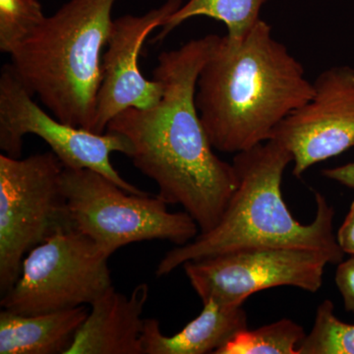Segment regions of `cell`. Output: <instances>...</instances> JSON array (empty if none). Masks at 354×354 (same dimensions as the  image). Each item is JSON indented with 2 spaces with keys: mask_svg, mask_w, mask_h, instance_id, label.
Listing matches in <instances>:
<instances>
[{
  "mask_svg": "<svg viewBox=\"0 0 354 354\" xmlns=\"http://www.w3.org/2000/svg\"><path fill=\"white\" fill-rule=\"evenodd\" d=\"M32 97L12 65L4 64L0 75V149L3 153L20 158L25 135H36L50 147L65 169H92L132 194H149L125 180L111 165V153L127 157L131 153L124 136L72 127L46 113Z\"/></svg>",
  "mask_w": 354,
  "mask_h": 354,
  "instance_id": "8",
  "label": "cell"
},
{
  "mask_svg": "<svg viewBox=\"0 0 354 354\" xmlns=\"http://www.w3.org/2000/svg\"><path fill=\"white\" fill-rule=\"evenodd\" d=\"M64 165L53 152L25 158L0 155V293L19 278L28 253L72 230L62 186Z\"/></svg>",
  "mask_w": 354,
  "mask_h": 354,
  "instance_id": "6",
  "label": "cell"
},
{
  "mask_svg": "<svg viewBox=\"0 0 354 354\" xmlns=\"http://www.w3.org/2000/svg\"><path fill=\"white\" fill-rule=\"evenodd\" d=\"M270 0H188L184 6L171 14L153 43H160L174 29L192 18H212L227 26V36L242 39L261 20L260 13Z\"/></svg>",
  "mask_w": 354,
  "mask_h": 354,
  "instance_id": "15",
  "label": "cell"
},
{
  "mask_svg": "<svg viewBox=\"0 0 354 354\" xmlns=\"http://www.w3.org/2000/svg\"><path fill=\"white\" fill-rule=\"evenodd\" d=\"M247 328L243 305L209 299L203 302L201 313L171 337L162 334L157 319H145L142 335L144 354H215Z\"/></svg>",
  "mask_w": 354,
  "mask_h": 354,
  "instance_id": "13",
  "label": "cell"
},
{
  "mask_svg": "<svg viewBox=\"0 0 354 354\" xmlns=\"http://www.w3.org/2000/svg\"><path fill=\"white\" fill-rule=\"evenodd\" d=\"M149 286L140 283L130 295L114 286L91 304L66 354H144L142 318Z\"/></svg>",
  "mask_w": 354,
  "mask_h": 354,
  "instance_id": "12",
  "label": "cell"
},
{
  "mask_svg": "<svg viewBox=\"0 0 354 354\" xmlns=\"http://www.w3.org/2000/svg\"><path fill=\"white\" fill-rule=\"evenodd\" d=\"M183 6V0H167L144 15H124L113 20L108 50L102 55V76L91 131L104 134L111 120L128 109L153 108L162 99L160 81L148 80L139 67L147 37Z\"/></svg>",
  "mask_w": 354,
  "mask_h": 354,
  "instance_id": "11",
  "label": "cell"
},
{
  "mask_svg": "<svg viewBox=\"0 0 354 354\" xmlns=\"http://www.w3.org/2000/svg\"><path fill=\"white\" fill-rule=\"evenodd\" d=\"M88 311L86 306L22 315L0 312V354H66Z\"/></svg>",
  "mask_w": 354,
  "mask_h": 354,
  "instance_id": "14",
  "label": "cell"
},
{
  "mask_svg": "<svg viewBox=\"0 0 354 354\" xmlns=\"http://www.w3.org/2000/svg\"><path fill=\"white\" fill-rule=\"evenodd\" d=\"M335 283L341 292L344 309L354 313V256L337 264Z\"/></svg>",
  "mask_w": 354,
  "mask_h": 354,
  "instance_id": "19",
  "label": "cell"
},
{
  "mask_svg": "<svg viewBox=\"0 0 354 354\" xmlns=\"http://www.w3.org/2000/svg\"><path fill=\"white\" fill-rule=\"evenodd\" d=\"M313 93L304 65L261 19L242 39L218 38L198 77L195 102L214 149L235 155L269 141Z\"/></svg>",
  "mask_w": 354,
  "mask_h": 354,
  "instance_id": "2",
  "label": "cell"
},
{
  "mask_svg": "<svg viewBox=\"0 0 354 354\" xmlns=\"http://www.w3.org/2000/svg\"><path fill=\"white\" fill-rule=\"evenodd\" d=\"M335 237L342 252L354 256V200Z\"/></svg>",
  "mask_w": 354,
  "mask_h": 354,
  "instance_id": "20",
  "label": "cell"
},
{
  "mask_svg": "<svg viewBox=\"0 0 354 354\" xmlns=\"http://www.w3.org/2000/svg\"><path fill=\"white\" fill-rule=\"evenodd\" d=\"M306 333L302 326L281 319L256 330L237 333L215 354H298Z\"/></svg>",
  "mask_w": 354,
  "mask_h": 354,
  "instance_id": "16",
  "label": "cell"
},
{
  "mask_svg": "<svg viewBox=\"0 0 354 354\" xmlns=\"http://www.w3.org/2000/svg\"><path fill=\"white\" fill-rule=\"evenodd\" d=\"M109 257L78 230H64L35 247L0 305L22 315L91 305L113 288Z\"/></svg>",
  "mask_w": 354,
  "mask_h": 354,
  "instance_id": "7",
  "label": "cell"
},
{
  "mask_svg": "<svg viewBox=\"0 0 354 354\" xmlns=\"http://www.w3.org/2000/svg\"><path fill=\"white\" fill-rule=\"evenodd\" d=\"M292 162L290 151L274 139L235 153L232 165L239 183L218 225L169 251L156 274L167 276L188 261L256 247L322 251L333 265L339 264L344 253L334 234L335 209L327 199L315 193L316 216L308 225L297 221L286 206L281 181Z\"/></svg>",
  "mask_w": 354,
  "mask_h": 354,
  "instance_id": "3",
  "label": "cell"
},
{
  "mask_svg": "<svg viewBox=\"0 0 354 354\" xmlns=\"http://www.w3.org/2000/svg\"><path fill=\"white\" fill-rule=\"evenodd\" d=\"M322 174L326 178L354 189V162L332 167V169H324Z\"/></svg>",
  "mask_w": 354,
  "mask_h": 354,
  "instance_id": "21",
  "label": "cell"
},
{
  "mask_svg": "<svg viewBox=\"0 0 354 354\" xmlns=\"http://www.w3.org/2000/svg\"><path fill=\"white\" fill-rule=\"evenodd\" d=\"M329 264L332 259L322 251L256 247L188 261L183 267L202 302L243 305L256 292L279 286L317 292Z\"/></svg>",
  "mask_w": 354,
  "mask_h": 354,
  "instance_id": "9",
  "label": "cell"
},
{
  "mask_svg": "<svg viewBox=\"0 0 354 354\" xmlns=\"http://www.w3.org/2000/svg\"><path fill=\"white\" fill-rule=\"evenodd\" d=\"M298 354H354V324L342 322L329 299L317 308L313 328L306 335Z\"/></svg>",
  "mask_w": 354,
  "mask_h": 354,
  "instance_id": "17",
  "label": "cell"
},
{
  "mask_svg": "<svg viewBox=\"0 0 354 354\" xmlns=\"http://www.w3.org/2000/svg\"><path fill=\"white\" fill-rule=\"evenodd\" d=\"M313 88L311 99L291 113L271 138L292 155V174L297 178L313 165L354 147L353 67L324 70Z\"/></svg>",
  "mask_w": 354,
  "mask_h": 354,
  "instance_id": "10",
  "label": "cell"
},
{
  "mask_svg": "<svg viewBox=\"0 0 354 354\" xmlns=\"http://www.w3.org/2000/svg\"><path fill=\"white\" fill-rule=\"evenodd\" d=\"M218 38L207 35L160 53L153 72L164 88L160 101L128 109L106 128L129 141V158L157 184V196L183 206L200 234L218 225L239 183L234 165L214 153L195 102L198 77Z\"/></svg>",
  "mask_w": 354,
  "mask_h": 354,
  "instance_id": "1",
  "label": "cell"
},
{
  "mask_svg": "<svg viewBox=\"0 0 354 354\" xmlns=\"http://www.w3.org/2000/svg\"><path fill=\"white\" fill-rule=\"evenodd\" d=\"M116 0H69L10 53L14 71L58 120L92 129Z\"/></svg>",
  "mask_w": 354,
  "mask_h": 354,
  "instance_id": "4",
  "label": "cell"
},
{
  "mask_svg": "<svg viewBox=\"0 0 354 354\" xmlns=\"http://www.w3.org/2000/svg\"><path fill=\"white\" fill-rule=\"evenodd\" d=\"M62 186L74 230L108 257L135 242L164 241L181 246L200 234L186 212L171 213L158 196L132 194L92 169L64 167Z\"/></svg>",
  "mask_w": 354,
  "mask_h": 354,
  "instance_id": "5",
  "label": "cell"
},
{
  "mask_svg": "<svg viewBox=\"0 0 354 354\" xmlns=\"http://www.w3.org/2000/svg\"><path fill=\"white\" fill-rule=\"evenodd\" d=\"M44 18L38 0H0V51L10 55Z\"/></svg>",
  "mask_w": 354,
  "mask_h": 354,
  "instance_id": "18",
  "label": "cell"
}]
</instances>
